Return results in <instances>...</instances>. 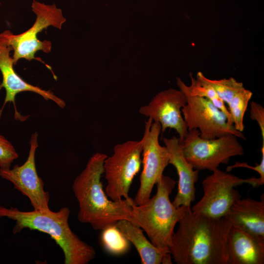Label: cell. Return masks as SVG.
<instances>
[{
    "mask_svg": "<svg viewBox=\"0 0 264 264\" xmlns=\"http://www.w3.org/2000/svg\"><path fill=\"white\" fill-rule=\"evenodd\" d=\"M225 217L234 226L240 228L264 243V198H249L238 199Z\"/></svg>",
    "mask_w": 264,
    "mask_h": 264,
    "instance_id": "15",
    "label": "cell"
},
{
    "mask_svg": "<svg viewBox=\"0 0 264 264\" xmlns=\"http://www.w3.org/2000/svg\"><path fill=\"white\" fill-rule=\"evenodd\" d=\"M2 89L1 87V82L0 81V90Z\"/></svg>",
    "mask_w": 264,
    "mask_h": 264,
    "instance_id": "25",
    "label": "cell"
},
{
    "mask_svg": "<svg viewBox=\"0 0 264 264\" xmlns=\"http://www.w3.org/2000/svg\"><path fill=\"white\" fill-rule=\"evenodd\" d=\"M31 7L36 15L33 24L28 30L19 34L9 31V43L12 48L14 65L21 59L28 61L37 59L35 54L39 51L50 53L52 46L51 42L40 40L38 35L49 26L61 30L66 21L62 9L55 3L45 4L33 0Z\"/></svg>",
    "mask_w": 264,
    "mask_h": 264,
    "instance_id": "6",
    "label": "cell"
},
{
    "mask_svg": "<svg viewBox=\"0 0 264 264\" xmlns=\"http://www.w3.org/2000/svg\"><path fill=\"white\" fill-rule=\"evenodd\" d=\"M176 184L173 179L163 175L153 197L143 204L136 205L133 201L131 205L133 224L144 230L151 242L166 253H170V241L182 212V207H176L170 199Z\"/></svg>",
    "mask_w": 264,
    "mask_h": 264,
    "instance_id": "4",
    "label": "cell"
},
{
    "mask_svg": "<svg viewBox=\"0 0 264 264\" xmlns=\"http://www.w3.org/2000/svg\"><path fill=\"white\" fill-rule=\"evenodd\" d=\"M69 209L65 207L58 211H22L15 207L0 206V217L15 221L14 234L28 228L48 234L60 247L65 264H87L95 257L91 245L81 240L71 230L68 224Z\"/></svg>",
    "mask_w": 264,
    "mask_h": 264,
    "instance_id": "3",
    "label": "cell"
},
{
    "mask_svg": "<svg viewBox=\"0 0 264 264\" xmlns=\"http://www.w3.org/2000/svg\"><path fill=\"white\" fill-rule=\"evenodd\" d=\"M190 77L191 84L188 86L189 93L192 95L202 97L208 99L226 115L228 123L233 125L232 118L228 109L225 105V103L219 97L214 88L202 79L201 72L199 71L197 73L196 78H195L190 73Z\"/></svg>",
    "mask_w": 264,
    "mask_h": 264,
    "instance_id": "18",
    "label": "cell"
},
{
    "mask_svg": "<svg viewBox=\"0 0 264 264\" xmlns=\"http://www.w3.org/2000/svg\"><path fill=\"white\" fill-rule=\"evenodd\" d=\"M262 159L260 163L256 166L249 165L246 162H236L235 164L227 167L226 172H230L233 169L239 167L246 168L257 172L260 175V180L264 183V144H263L261 148Z\"/></svg>",
    "mask_w": 264,
    "mask_h": 264,
    "instance_id": "24",
    "label": "cell"
},
{
    "mask_svg": "<svg viewBox=\"0 0 264 264\" xmlns=\"http://www.w3.org/2000/svg\"><path fill=\"white\" fill-rule=\"evenodd\" d=\"M144 139L128 140L116 144L113 153L103 164L107 180L106 194L110 199L119 200L130 197L129 193L135 176L139 173Z\"/></svg>",
    "mask_w": 264,
    "mask_h": 264,
    "instance_id": "5",
    "label": "cell"
},
{
    "mask_svg": "<svg viewBox=\"0 0 264 264\" xmlns=\"http://www.w3.org/2000/svg\"><path fill=\"white\" fill-rule=\"evenodd\" d=\"M176 84L186 97L187 103L182 108L181 112L188 131L198 129L200 136L207 139L227 134L245 139L242 132L236 130L233 125L229 124L226 115L210 101L204 97L191 95L188 86L179 77L176 78Z\"/></svg>",
    "mask_w": 264,
    "mask_h": 264,
    "instance_id": "8",
    "label": "cell"
},
{
    "mask_svg": "<svg viewBox=\"0 0 264 264\" xmlns=\"http://www.w3.org/2000/svg\"><path fill=\"white\" fill-rule=\"evenodd\" d=\"M9 31L10 30H5L0 33V71L2 77L1 87L5 90V99L0 110V115L5 105L8 103H12L15 108L16 119L20 121L26 119L25 117L18 111L15 105L16 95L23 91L38 94L45 100H51L60 108H64L66 103L63 99L55 95L50 90L44 89L27 83L16 72L12 56L10 55L12 48L9 43Z\"/></svg>",
    "mask_w": 264,
    "mask_h": 264,
    "instance_id": "12",
    "label": "cell"
},
{
    "mask_svg": "<svg viewBox=\"0 0 264 264\" xmlns=\"http://www.w3.org/2000/svg\"><path fill=\"white\" fill-rule=\"evenodd\" d=\"M181 143L185 158L198 171H213L220 164H227L231 157L244 154L243 147L233 134L207 139L200 136L198 129H193L187 132Z\"/></svg>",
    "mask_w": 264,
    "mask_h": 264,
    "instance_id": "7",
    "label": "cell"
},
{
    "mask_svg": "<svg viewBox=\"0 0 264 264\" xmlns=\"http://www.w3.org/2000/svg\"><path fill=\"white\" fill-rule=\"evenodd\" d=\"M107 156L101 153L92 155L72 185L79 204V221L89 224L95 230L101 231L122 220L133 224L131 205L133 199L130 198L112 200L103 190L101 177Z\"/></svg>",
    "mask_w": 264,
    "mask_h": 264,
    "instance_id": "2",
    "label": "cell"
},
{
    "mask_svg": "<svg viewBox=\"0 0 264 264\" xmlns=\"http://www.w3.org/2000/svg\"><path fill=\"white\" fill-rule=\"evenodd\" d=\"M250 118L257 122L261 132L263 144H264V108L263 106L257 102L251 101Z\"/></svg>",
    "mask_w": 264,
    "mask_h": 264,
    "instance_id": "23",
    "label": "cell"
},
{
    "mask_svg": "<svg viewBox=\"0 0 264 264\" xmlns=\"http://www.w3.org/2000/svg\"><path fill=\"white\" fill-rule=\"evenodd\" d=\"M122 234L136 249L143 264H162L166 253L157 247L146 238L140 227L130 221L122 220L116 223Z\"/></svg>",
    "mask_w": 264,
    "mask_h": 264,
    "instance_id": "17",
    "label": "cell"
},
{
    "mask_svg": "<svg viewBox=\"0 0 264 264\" xmlns=\"http://www.w3.org/2000/svg\"><path fill=\"white\" fill-rule=\"evenodd\" d=\"M201 77L214 88L219 97L227 105L236 93L244 88L242 83L233 77L212 80L205 77L202 72Z\"/></svg>",
    "mask_w": 264,
    "mask_h": 264,
    "instance_id": "21",
    "label": "cell"
},
{
    "mask_svg": "<svg viewBox=\"0 0 264 264\" xmlns=\"http://www.w3.org/2000/svg\"><path fill=\"white\" fill-rule=\"evenodd\" d=\"M38 134L34 132L29 141L30 149L26 160L12 169H0V176L10 182L15 188L27 197L37 211L49 210V194L44 190V183L37 173L35 164V154L38 147Z\"/></svg>",
    "mask_w": 264,
    "mask_h": 264,
    "instance_id": "11",
    "label": "cell"
},
{
    "mask_svg": "<svg viewBox=\"0 0 264 264\" xmlns=\"http://www.w3.org/2000/svg\"><path fill=\"white\" fill-rule=\"evenodd\" d=\"M182 212L169 244L177 264H227V239L232 224L225 217L213 218L194 213L191 206Z\"/></svg>",
    "mask_w": 264,
    "mask_h": 264,
    "instance_id": "1",
    "label": "cell"
},
{
    "mask_svg": "<svg viewBox=\"0 0 264 264\" xmlns=\"http://www.w3.org/2000/svg\"><path fill=\"white\" fill-rule=\"evenodd\" d=\"M186 103V96L181 90L169 88L156 94L139 112L158 122L162 133L168 128L176 130L181 142L188 132L181 112Z\"/></svg>",
    "mask_w": 264,
    "mask_h": 264,
    "instance_id": "13",
    "label": "cell"
},
{
    "mask_svg": "<svg viewBox=\"0 0 264 264\" xmlns=\"http://www.w3.org/2000/svg\"><path fill=\"white\" fill-rule=\"evenodd\" d=\"M264 243L232 226L227 239V264H264Z\"/></svg>",
    "mask_w": 264,
    "mask_h": 264,
    "instance_id": "16",
    "label": "cell"
},
{
    "mask_svg": "<svg viewBox=\"0 0 264 264\" xmlns=\"http://www.w3.org/2000/svg\"><path fill=\"white\" fill-rule=\"evenodd\" d=\"M101 242L109 253L116 255L125 253L129 249L130 242L121 232L116 224L101 230Z\"/></svg>",
    "mask_w": 264,
    "mask_h": 264,
    "instance_id": "19",
    "label": "cell"
},
{
    "mask_svg": "<svg viewBox=\"0 0 264 264\" xmlns=\"http://www.w3.org/2000/svg\"><path fill=\"white\" fill-rule=\"evenodd\" d=\"M161 132L160 124L148 118L142 137L144 139L142 152L143 168L140 176V185L133 199L136 205L143 204L149 199L154 185L160 179L169 164L167 149L159 142Z\"/></svg>",
    "mask_w": 264,
    "mask_h": 264,
    "instance_id": "10",
    "label": "cell"
},
{
    "mask_svg": "<svg viewBox=\"0 0 264 264\" xmlns=\"http://www.w3.org/2000/svg\"><path fill=\"white\" fill-rule=\"evenodd\" d=\"M202 181L203 194L192 207L195 213L213 218L226 216L233 204L241 198L235 188L243 183V178L218 168Z\"/></svg>",
    "mask_w": 264,
    "mask_h": 264,
    "instance_id": "9",
    "label": "cell"
},
{
    "mask_svg": "<svg viewBox=\"0 0 264 264\" xmlns=\"http://www.w3.org/2000/svg\"><path fill=\"white\" fill-rule=\"evenodd\" d=\"M252 95L250 90L244 88L234 95L228 105L233 125L239 132L243 131L244 115Z\"/></svg>",
    "mask_w": 264,
    "mask_h": 264,
    "instance_id": "20",
    "label": "cell"
},
{
    "mask_svg": "<svg viewBox=\"0 0 264 264\" xmlns=\"http://www.w3.org/2000/svg\"><path fill=\"white\" fill-rule=\"evenodd\" d=\"M19 155L12 143L0 134V169L10 168Z\"/></svg>",
    "mask_w": 264,
    "mask_h": 264,
    "instance_id": "22",
    "label": "cell"
},
{
    "mask_svg": "<svg viewBox=\"0 0 264 264\" xmlns=\"http://www.w3.org/2000/svg\"><path fill=\"white\" fill-rule=\"evenodd\" d=\"M163 141L169 153V164L175 167L178 176L177 193L172 203L176 208L191 206L195 199V183L199 171L194 169L185 158L179 137H165Z\"/></svg>",
    "mask_w": 264,
    "mask_h": 264,
    "instance_id": "14",
    "label": "cell"
}]
</instances>
